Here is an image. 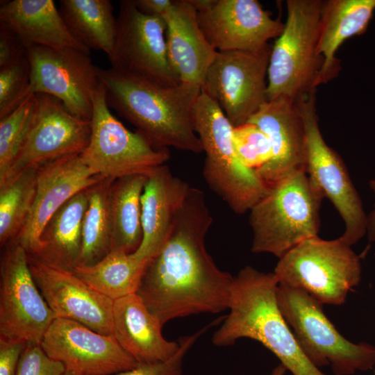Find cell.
Here are the masks:
<instances>
[{
	"label": "cell",
	"mask_w": 375,
	"mask_h": 375,
	"mask_svg": "<svg viewBox=\"0 0 375 375\" xmlns=\"http://www.w3.org/2000/svg\"><path fill=\"white\" fill-rule=\"evenodd\" d=\"M0 22L10 28L26 48H73L90 54V50L72 35L52 0L3 1Z\"/></svg>",
	"instance_id": "obj_24"
},
{
	"label": "cell",
	"mask_w": 375,
	"mask_h": 375,
	"mask_svg": "<svg viewBox=\"0 0 375 375\" xmlns=\"http://www.w3.org/2000/svg\"><path fill=\"white\" fill-rule=\"evenodd\" d=\"M276 297L299 347L315 366H330L335 375H352L374 366L375 347L347 340L325 315L324 304L306 292L278 285Z\"/></svg>",
	"instance_id": "obj_7"
},
{
	"label": "cell",
	"mask_w": 375,
	"mask_h": 375,
	"mask_svg": "<svg viewBox=\"0 0 375 375\" xmlns=\"http://www.w3.org/2000/svg\"><path fill=\"white\" fill-rule=\"evenodd\" d=\"M60 13L69 31L88 49L109 56L117 33V18L109 0H60Z\"/></svg>",
	"instance_id": "obj_28"
},
{
	"label": "cell",
	"mask_w": 375,
	"mask_h": 375,
	"mask_svg": "<svg viewBox=\"0 0 375 375\" xmlns=\"http://www.w3.org/2000/svg\"><path fill=\"white\" fill-rule=\"evenodd\" d=\"M199 26L217 51H258L277 38L284 24L256 0H192Z\"/></svg>",
	"instance_id": "obj_16"
},
{
	"label": "cell",
	"mask_w": 375,
	"mask_h": 375,
	"mask_svg": "<svg viewBox=\"0 0 375 375\" xmlns=\"http://www.w3.org/2000/svg\"><path fill=\"white\" fill-rule=\"evenodd\" d=\"M274 273L246 266L233 277L228 310L212 335L218 347L240 338L259 342L271 351L291 375H326L304 355L283 317L277 301Z\"/></svg>",
	"instance_id": "obj_3"
},
{
	"label": "cell",
	"mask_w": 375,
	"mask_h": 375,
	"mask_svg": "<svg viewBox=\"0 0 375 375\" xmlns=\"http://www.w3.org/2000/svg\"><path fill=\"white\" fill-rule=\"evenodd\" d=\"M324 198L306 171L271 185L250 210L251 251L269 253L279 259L303 240L318 236Z\"/></svg>",
	"instance_id": "obj_4"
},
{
	"label": "cell",
	"mask_w": 375,
	"mask_h": 375,
	"mask_svg": "<svg viewBox=\"0 0 375 375\" xmlns=\"http://www.w3.org/2000/svg\"><path fill=\"white\" fill-rule=\"evenodd\" d=\"M115 179L103 177L88 188V203L82 230L79 265H92L111 251V227L108 198Z\"/></svg>",
	"instance_id": "obj_30"
},
{
	"label": "cell",
	"mask_w": 375,
	"mask_h": 375,
	"mask_svg": "<svg viewBox=\"0 0 375 375\" xmlns=\"http://www.w3.org/2000/svg\"><path fill=\"white\" fill-rule=\"evenodd\" d=\"M98 76L106 89L108 106L154 147L194 153L203 151L193 117L200 89L182 84L167 86L112 67H98Z\"/></svg>",
	"instance_id": "obj_2"
},
{
	"label": "cell",
	"mask_w": 375,
	"mask_h": 375,
	"mask_svg": "<svg viewBox=\"0 0 375 375\" xmlns=\"http://www.w3.org/2000/svg\"><path fill=\"white\" fill-rule=\"evenodd\" d=\"M35 106V94H31L0 119V183L6 178L24 143Z\"/></svg>",
	"instance_id": "obj_32"
},
{
	"label": "cell",
	"mask_w": 375,
	"mask_h": 375,
	"mask_svg": "<svg viewBox=\"0 0 375 375\" xmlns=\"http://www.w3.org/2000/svg\"><path fill=\"white\" fill-rule=\"evenodd\" d=\"M27 343L0 337V375H16Z\"/></svg>",
	"instance_id": "obj_38"
},
{
	"label": "cell",
	"mask_w": 375,
	"mask_h": 375,
	"mask_svg": "<svg viewBox=\"0 0 375 375\" xmlns=\"http://www.w3.org/2000/svg\"><path fill=\"white\" fill-rule=\"evenodd\" d=\"M64 375H79L75 372H70V371H66Z\"/></svg>",
	"instance_id": "obj_42"
},
{
	"label": "cell",
	"mask_w": 375,
	"mask_h": 375,
	"mask_svg": "<svg viewBox=\"0 0 375 375\" xmlns=\"http://www.w3.org/2000/svg\"><path fill=\"white\" fill-rule=\"evenodd\" d=\"M174 0H133L143 14L162 16L173 5Z\"/></svg>",
	"instance_id": "obj_39"
},
{
	"label": "cell",
	"mask_w": 375,
	"mask_h": 375,
	"mask_svg": "<svg viewBox=\"0 0 375 375\" xmlns=\"http://www.w3.org/2000/svg\"><path fill=\"white\" fill-rule=\"evenodd\" d=\"M340 237L306 239L283 256L274 269L278 285L300 289L322 304L340 306L361 278L360 256Z\"/></svg>",
	"instance_id": "obj_8"
},
{
	"label": "cell",
	"mask_w": 375,
	"mask_h": 375,
	"mask_svg": "<svg viewBox=\"0 0 375 375\" xmlns=\"http://www.w3.org/2000/svg\"><path fill=\"white\" fill-rule=\"evenodd\" d=\"M66 371L79 375H111L140 364L114 336L99 333L77 322L56 318L40 344Z\"/></svg>",
	"instance_id": "obj_17"
},
{
	"label": "cell",
	"mask_w": 375,
	"mask_h": 375,
	"mask_svg": "<svg viewBox=\"0 0 375 375\" xmlns=\"http://www.w3.org/2000/svg\"><path fill=\"white\" fill-rule=\"evenodd\" d=\"M190 187L165 164L147 176L141 197L142 240L132 253L135 258L149 260L161 249Z\"/></svg>",
	"instance_id": "obj_22"
},
{
	"label": "cell",
	"mask_w": 375,
	"mask_h": 375,
	"mask_svg": "<svg viewBox=\"0 0 375 375\" xmlns=\"http://www.w3.org/2000/svg\"><path fill=\"white\" fill-rule=\"evenodd\" d=\"M287 19L269 58L267 101L297 100L319 85L323 58L317 53L323 1H287Z\"/></svg>",
	"instance_id": "obj_6"
},
{
	"label": "cell",
	"mask_w": 375,
	"mask_h": 375,
	"mask_svg": "<svg viewBox=\"0 0 375 375\" xmlns=\"http://www.w3.org/2000/svg\"><path fill=\"white\" fill-rule=\"evenodd\" d=\"M374 10L375 0L323 1L317 47L323 58L319 85L338 75L337 50L347 39L366 31Z\"/></svg>",
	"instance_id": "obj_26"
},
{
	"label": "cell",
	"mask_w": 375,
	"mask_h": 375,
	"mask_svg": "<svg viewBox=\"0 0 375 375\" xmlns=\"http://www.w3.org/2000/svg\"><path fill=\"white\" fill-rule=\"evenodd\" d=\"M27 55V48L17 35L0 22V67L8 65Z\"/></svg>",
	"instance_id": "obj_37"
},
{
	"label": "cell",
	"mask_w": 375,
	"mask_h": 375,
	"mask_svg": "<svg viewBox=\"0 0 375 375\" xmlns=\"http://www.w3.org/2000/svg\"><path fill=\"white\" fill-rule=\"evenodd\" d=\"M28 256L34 281L56 318L73 320L99 333L114 336V301L73 272L51 267Z\"/></svg>",
	"instance_id": "obj_18"
},
{
	"label": "cell",
	"mask_w": 375,
	"mask_h": 375,
	"mask_svg": "<svg viewBox=\"0 0 375 375\" xmlns=\"http://www.w3.org/2000/svg\"><path fill=\"white\" fill-rule=\"evenodd\" d=\"M91 133V122L73 115L58 99L35 94V106L24 143L5 180L31 167L81 154Z\"/></svg>",
	"instance_id": "obj_15"
},
{
	"label": "cell",
	"mask_w": 375,
	"mask_h": 375,
	"mask_svg": "<svg viewBox=\"0 0 375 375\" xmlns=\"http://www.w3.org/2000/svg\"><path fill=\"white\" fill-rule=\"evenodd\" d=\"M212 222L203 192L191 186L136 293L162 326L175 318L228 308L233 277L217 267L206 247Z\"/></svg>",
	"instance_id": "obj_1"
},
{
	"label": "cell",
	"mask_w": 375,
	"mask_h": 375,
	"mask_svg": "<svg viewBox=\"0 0 375 375\" xmlns=\"http://www.w3.org/2000/svg\"><path fill=\"white\" fill-rule=\"evenodd\" d=\"M166 24L167 50L171 67L181 84L201 90L217 51L210 45L189 0L174 1L162 15Z\"/></svg>",
	"instance_id": "obj_21"
},
{
	"label": "cell",
	"mask_w": 375,
	"mask_h": 375,
	"mask_svg": "<svg viewBox=\"0 0 375 375\" xmlns=\"http://www.w3.org/2000/svg\"><path fill=\"white\" fill-rule=\"evenodd\" d=\"M31 65L27 55L0 67V119L6 117L28 97Z\"/></svg>",
	"instance_id": "obj_34"
},
{
	"label": "cell",
	"mask_w": 375,
	"mask_h": 375,
	"mask_svg": "<svg viewBox=\"0 0 375 375\" xmlns=\"http://www.w3.org/2000/svg\"><path fill=\"white\" fill-rule=\"evenodd\" d=\"M112 322L114 337L140 365L165 362L180 348L179 340L162 335L160 320L136 293L114 301Z\"/></svg>",
	"instance_id": "obj_23"
},
{
	"label": "cell",
	"mask_w": 375,
	"mask_h": 375,
	"mask_svg": "<svg viewBox=\"0 0 375 375\" xmlns=\"http://www.w3.org/2000/svg\"><path fill=\"white\" fill-rule=\"evenodd\" d=\"M0 265V337L40 344L56 319L40 292L26 251L12 240Z\"/></svg>",
	"instance_id": "obj_11"
},
{
	"label": "cell",
	"mask_w": 375,
	"mask_h": 375,
	"mask_svg": "<svg viewBox=\"0 0 375 375\" xmlns=\"http://www.w3.org/2000/svg\"><path fill=\"white\" fill-rule=\"evenodd\" d=\"M286 372V368L280 363L272 369L270 375H285Z\"/></svg>",
	"instance_id": "obj_41"
},
{
	"label": "cell",
	"mask_w": 375,
	"mask_h": 375,
	"mask_svg": "<svg viewBox=\"0 0 375 375\" xmlns=\"http://www.w3.org/2000/svg\"><path fill=\"white\" fill-rule=\"evenodd\" d=\"M369 185L375 194V180H371ZM367 233L369 241H375V204L374 209L367 217Z\"/></svg>",
	"instance_id": "obj_40"
},
{
	"label": "cell",
	"mask_w": 375,
	"mask_h": 375,
	"mask_svg": "<svg viewBox=\"0 0 375 375\" xmlns=\"http://www.w3.org/2000/svg\"><path fill=\"white\" fill-rule=\"evenodd\" d=\"M149 261L139 260L132 253L110 251L96 264L79 265L73 273L97 292L115 301L137 293Z\"/></svg>",
	"instance_id": "obj_29"
},
{
	"label": "cell",
	"mask_w": 375,
	"mask_h": 375,
	"mask_svg": "<svg viewBox=\"0 0 375 375\" xmlns=\"http://www.w3.org/2000/svg\"><path fill=\"white\" fill-rule=\"evenodd\" d=\"M103 178L84 164L81 154L64 156L40 165L31 212L13 240L28 255H35L40 247V235L53 214L73 196Z\"/></svg>",
	"instance_id": "obj_19"
},
{
	"label": "cell",
	"mask_w": 375,
	"mask_h": 375,
	"mask_svg": "<svg viewBox=\"0 0 375 375\" xmlns=\"http://www.w3.org/2000/svg\"><path fill=\"white\" fill-rule=\"evenodd\" d=\"M28 96L46 94L58 99L75 117L91 121L94 94L101 82L89 54L73 48L32 46Z\"/></svg>",
	"instance_id": "obj_13"
},
{
	"label": "cell",
	"mask_w": 375,
	"mask_h": 375,
	"mask_svg": "<svg viewBox=\"0 0 375 375\" xmlns=\"http://www.w3.org/2000/svg\"><path fill=\"white\" fill-rule=\"evenodd\" d=\"M291 375V374H290Z\"/></svg>",
	"instance_id": "obj_44"
},
{
	"label": "cell",
	"mask_w": 375,
	"mask_h": 375,
	"mask_svg": "<svg viewBox=\"0 0 375 375\" xmlns=\"http://www.w3.org/2000/svg\"><path fill=\"white\" fill-rule=\"evenodd\" d=\"M247 122L258 126L272 144L271 160L256 171L268 188L306 171V130L296 100L281 96L266 101Z\"/></svg>",
	"instance_id": "obj_20"
},
{
	"label": "cell",
	"mask_w": 375,
	"mask_h": 375,
	"mask_svg": "<svg viewBox=\"0 0 375 375\" xmlns=\"http://www.w3.org/2000/svg\"><path fill=\"white\" fill-rule=\"evenodd\" d=\"M88 203L87 188L60 207L44 227L39 249L32 256L51 267L73 272L80 262L83 222Z\"/></svg>",
	"instance_id": "obj_25"
},
{
	"label": "cell",
	"mask_w": 375,
	"mask_h": 375,
	"mask_svg": "<svg viewBox=\"0 0 375 375\" xmlns=\"http://www.w3.org/2000/svg\"><path fill=\"white\" fill-rule=\"evenodd\" d=\"M233 142L240 161L250 169L256 172L272 158L273 150L268 136L254 124L246 122L234 127Z\"/></svg>",
	"instance_id": "obj_33"
},
{
	"label": "cell",
	"mask_w": 375,
	"mask_h": 375,
	"mask_svg": "<svg viewBox=\"0 0 375 375\" xmlns=\"http://www.w3.org/2000/svg\"><path fill=\"white\" fill-rule=\"evenodd\" d=\"M216 320L204 326L198 332L181 338L178 351L169 360L156 364L139 365L134 369L122 372L115 375H181L183 358L197 340L211 326L217 324Z\"/></svg>",
	"instance_id": "obj_35"
},
{
	"label": "cell",
	"mask_w": 375,
	"mask_h": 375,
	"mask_svg": "<svg viewBox=\"0 0 375 375\" xmlns=\"http://www.w3.org/2000/svg\"><path fill=\"white\" fill-rule=\"evenodd\" d=\"M39 167L26 169L0 184L1 247L17 237L29 217L36 193Z\"/></svg>",
	"instance_id": "obj_31"
},
{
	"label": "cell",
	"mask_w": 375,
	"mask_h": 375,
	"mask_svg": "<svg viewBox=\"0 0 375 375\" xmlns=\"http://www.w3.org/2000/svg\"><path fill=\"white\" fill-rule=\"evenodd\" d=\"M90 122V140L81 156L97 175L115 180L135 174L147 176L169 158L168 149L154 147L142 134L130 131L113 116L101 83L94 96Z\"/></svg>",
	"instance_id": "obj_9"
},
{
	"label": "cell",
	"mask_w": 375,
	"mask_h": 375,
	"mask_svg": "<svg viewBox=\"0 0 375 375\" xmlns=\"http://www.w3.org/2000/svg\"><path fill=\"white\" fill-rule=\"evenodd\" d=\"M272 44L258 51H217L201 92L220 106L233 127L242 125L267 101Z\"/></svg>",
	"instance_id": "obj_12"
},
{
	"label": "cell",
	"mask_w": 375,
	"mask_h": 375,
	"mask_svg": "<svg viewBox=\"0 0 375 375\" xmlns=\"http://www.w3.org/2000/svg\"><path fill=\"white\" fill-rule=\"evenodd\" d=\"M193 117L206 153L203 174L207 184L236 214L250 211L269 188L238 158L233 126L218 103L201 92L194 103Z\"/></svg>",
	"instance_id": "obj_5"
},
{
	"label": "cell",
	"mask_w": 375,
	"mask_h": 375,
	"mask_svg": "<svg viewBox=\"0 0 375 375\" xmlns=\"http://www.w3.org/2000/svg\"><path fill=\"white\" fill-rule=\"evenodd\" d=\"M306 130V172L342 218L345 230L340 238L353 245L367 233V216L345 165L324 141L319 127L316 89L297 100Z\"/></svg>",
	"instance_id": "obj_10"
},
{
	"label": "cell",
	"mask_w": 375,
	"mask_h": 375,
	"mask_svg": "<svg viewBox=\"0 0 375 375\" xmlns=\"http://www.w3.org/2000/svg\"><path fill=\"white\" fill-rule=\"evenodd\" d=\"M374 375H375V372H374Z\"/></svg>",
	"instance_id": "obj_43"
},
{
	"label": "cell",
	"mask_w": 375,
	"mask_h": 375,
	"mask_svg": "<svg viewBox=\"0 0 375 375\" xmlns=\"http://www.w3.org/2000/svg\"><path fill=\"white\" fill-rule=\"evenodd\" d=\"M65 372V366L48 356L40 344L27 343L16 375H64Z\"/></svg>",
	"instance_id": "obj_36"
},
{
	"label": "cell",
	"mask_w": 375,
	"mask_h": 375,
	"mask_svg": "<svg viewBox=\"0 0 375 375\" xmlns=\"http://www.w3.org/2000/svg\"><path fill=\"white\" fill-rule=\"evenodd\" d=\"M146 179V175H130L115 179L111 185L108 198L111 251L133 253L142 242L141 197Z\"/></svg>",
	"instance_id": "obj_27"
},
{
	"label": "cell",
	"mask_w": 375,
	"mask_h": 375,
	"mask_svg": "<svg viewBox=\"0 0 375 375\" xmlns=\"http://www.w3.org/2000/svg\"><path fill=\"white\" fill-rule=\"evenodd\" d=\"M108 58L111 67L117 71L167 86L181 84L169 61L164 19L143 14L133 0L119 2L116 38Z\"/></svg>",
	"instance_id": "obj_14"
}]
</instances>
